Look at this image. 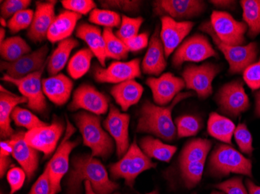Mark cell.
Masks as SVG:
<instances>
[{
  "label": "cell",
  "instance_id": "obj_7",
  "mask_svg": "<svg viewBox=\"0 0 260 194\" xmlns=\"http://www.w3.org/2000/svg\"><path fill=\"white\" fill-rule=\"evenodd\" d=\"M75 132V128L67 120V129L62 143L53 157L47 164L51 184V193L57 194L61 190V180L69 169L70 153L78 144V141H70V138Z\"/></svg>",
  "mask_w": 260,
  "mask_h": 194
},
{
  "label": "cell",
  "instance_id": "obj_19",
  "mask_svg": "<svg viewBox=\"0 0 260 194\" xmlns=\"http://www.w3.org/2000/svg\"><path fill=\"white\" fill-rule=\"evenodd\" d=\"M129 115L121 113L114 105H111L107 118L104 121V127L109 131L116 144L117 154L123 156L128 150V125Z\"/></svg>",
  "mask_w": 260,
  "mask_h": 194
},
{
  "label": "cell",
  "instance_id": "obj_14",
  "mask_svg": "<svg viewBox=\"0 0 260 194\" xmlns=\"http://www.w3.org/2000/svg\"><path fill=\"white\" fill-rule=\"evenodd\" d=\"M109 98L90 85L84 84L74 92L73 100L69 106L71 110H87L96 115L106 113L109 109Z\"/></svg>",
  "mask_w": 260,
  "mask_h": 194
},
{
  "label": "cell",
  "instance_id": "obj_48",
  "mask_svg": "<svg viewBox=\"0 0 260 194\" xmlns=\"http://www.w3.org/2000/svg\"><path fill=\"white\" fill-rule=\"evenodd\" d=\"M225 194H248L242 183V178L234 177L215 186Z\"/></svg>",
  "mask_w": 260,
  "mask_h": 194
},
{
  "label": "cell",
  "instance_id": "obj_26",
  "mask_svg": "<svg viewBox=\"0 0 260 194\" xmlns=\"http://www.w3.org/2000/svg\"><path fill=\"white\" fill-rule=\"evenodd\" d=\"M76 35L88 45L89 49L99 60L102 67L105 66L107 58L105 39L100 28L89 23H82L77 27Z\"/></svg>",
  "mask_w": 260,
  "mask_h": 194
},
{
  "label": "cell",
  "instance_id": "obj_29",
  "mask_svg": "<svg viewBox=\"0 0 260 194\" xmlns=\"http://www.w3.org/2000/svg\"><path fill=\"white\" fill-rule=\"evenodd\" d=\"M78 41L75 38L66 39L58 43L53 53L48 60L47 69L49 75H55L63 69L68 62L70 53L74 48L78 46Z\"/></svg>",
  "mask_w": 260,
  "mask_h": 194
},
{
  "label": "cell",
  "instance_id": "obj_6",
  "mask_svg": "<svg viewBox=\"0 0 260 194\" xmlns=\"http://www.w3.org/2000/svg\"><path fill=\"white\" fill-rule=\"evenodd\" d=\"M200 29L210 35L219 50L223 54L230 66L229 71L231 73H241L247 67L254 63L256 59L258 45L255 42H252L245 46H229L222 43L217 38L210 21L203 23Z\"/></svg>",
  "mask_w": 260,
  "mask_h": 194
},
{
  "label": "cell",
  "instance_id": "obj_33",
  "mask_svg": "<svg viewBox=\"0 0 260 194\" xmlns=\"http://www.w3.org/2000/svg\"><path fill=\"white\" fill-rule=\"evenodd\" d=\"M0 52L5 62H13L30 53V48L23 38L15 36L5 39L0 45Z\"/></svg>",
  "mask_w": 260,
  "mask_h": 194
},
{
  "label": "cell",
  "instance_id": "obj_13",
  "mask_svg": "<svg viewBox=\"0 0 260 194\" xmlns=\"http://www.w3.org/2000/svg\"><path fill=\"white\" fill-rule=\"evenodd\" d=\"M217 99L221 112L233 118L246 111L250 106L249 96L240 81L224 85L219 91Z\"/></svg>",
  "mask_w": 260,
  "mask_h": 194
},
{
  "label": "cell",
  "instance_id": "obj_2",
  "mask_svg": "<svg viewBox=\"0 0 260 194\" xmlns=\"http://www.w3.org/2000/svg\"><path fill=\"white\" fill-rule=\"evenodd\" d=\"M192 96L193 93L190 92L179 93L168 106H158L146 101L140 110L137 132L149 133L165 141H172L177 134L176 127L172 120V110L178 103Z\"/></svg>",
  "mask_w": 260,
  "mask_h": 194
},
{
  "label": "cell",
  "instance_id": "obj_52",
  "mask_svg": "<svg viewBox=\"0 0 260 194\" xmlns=\"http://www.w3.org/2000/svg\"><path fill=\"white\" fill-rule=\"evenodd\" d=\"M14 141L10 138L9 140L1 141L0 144V156H10L14 150Z\"/></svg>",
  "mask_w": 260,
  "mask_h": 194
},
{
  "label": "cell",
  "instance_id": "obj_21",
  "mask_svg": "<svg viewBox=\"0 0 260 194\" xmlns=\"http://www.w3.org/2000/svg\"><path fill=\"white\" fill-rule=\"evenodd\" d=\"M55 1L37 3L33 21L27 31V36L32 42L39 43L47 38L49 29L55 18Z\"/></svg>",
  "mask_w": 260,
  "mask_h": 194
},
{
  "label": "cell",
  "instance_id": "obj_37",
  "mask_svg": "<svg viewBox=\"0 0 260 194\" xmlns=\"http://www.w3.org/2000/svg\"><path fill=\"white\" fill-rule=\"evenodd\" d=\"M89 20L92 23L103 26L105 28H114L119 27L122 23V19L116 12L111 10L94 9L90 12Z\"/></svg>",
  "mask_w": 260,
  "mask_h": 194
},
{
  "label": "cell",
  "instance_id": "obj_9",
  "mask_svg": "<svg viewBox=\"0 0 260 194\" xmlns=\"http://www.w3.org/2000/svg\"><path fill=\"white\" fill-rule=\"evenodd\" d=\"M210 23L217 38L224 45L242 46L245 43L246 23L235 20L229 13L217 10L213 12Z\"/></svg>",
  "mask_w": 260,
  "mask_h": 194
},
{
  "label": "cell",
  "instance_id": "obj_27",
  "mask_svg": "<svg viewBox=\"0 0 260 194\" xmlns=\"http://www.w3.org/2000/svg\"><path fill=\"white\" fill-rule=\"evenodd\" d=\"M82 15L74 12L64 10L55 17L47 38L51 43L62 42L70 38L74 30H75L77 22L81 19Z\"/></svg>",
  "mask_w": 260,
  "mask_h": 194
},
{
  "label": "cell",
  "instance_id": "obj_54",
  "mask_svg": "<svg viewBox=\"0 0 260 194\" xmlns=\"http://www.w3.org/2000/svg\"><path fill=\"white\" fill-rule=\"evenodd\" d=\"M245 185L249 190V194H260V186L255 185L250 179L245 181Z\"/></svg>",
  "mask_w": 260,
  "mask_h": 194
},
{
  "label": "cell",
  "instance_id": "obj_20",
  "mask_svg": "<svg viewBox=\"0 0 260 194\" xmlns=\"http://www.w3.org/2000/svg\"><path fill=\"white\" fill-rule=\"evenodd\" d=\"M195 23L189 21H176L169 17H161L160 36L165 48V57L170 56L187 35L190 33Z\"/></svg>",
  "mask_w": 260,
  "mask_h": 194
},
{
  "label": "cell",
  "instance_id": "obj_34",
  "mask_svg": "<svg viewBox=\"0 0 260 194\" xmlns=\"http://www.w3.org/2000/svg\"><path fill=\"white\" fill-rule=\"evenodd\" d=\"M94 55L89 48H83L70 58L67 71L74 80L84 76L90 69L92 58Z\"/></svg>",
  "mask_w": 260,
  "mask_h": 194
},
{
  "label": "cell",
  "instance_id": "obj_16",
  "mask_svg": "<svg viewBox=\"0 0 260 194\" xmlns=\"http://www.w3.org/2000/svg\"><path fill=\"white\" fill-rule=\"evenodd\" d=\"M153 94V101L158 106H165L173 101L177 95L185 87L183 79L175 76L170 72L160 77H150L146 81Z\"/></svg>",
  "mask_w": 260,
  "mask_h": 194
},
{
  "label": "cell",
  "instance_id": "obj_43",
  "mask_svg": "<svg viewBox=\"0 0 260 194\" xmlns=\"http://www.w3.org/2000/svg\"><path fill=\"white\" fill-rule=\"evenodd\" d=\"M234 136L241 151L247 154H252L254 150L252 147V135L245 124H239L236 127Z\"/></svg>",
  "mask_w": 260,
  "mask_h": 194
},
{
  "label": "cell",
  "instance_id": "obj_61",
  "mask_svg": "<svg viewBox=\"0 0 260 194\" xmlns=\"http://www.w3.org/2000/svg\"><path fill=\"white\" fill-rule=\"evenodd\" d=\"M146 194H159L158 192H157V190H153L152 191V192H149V193H146Z\"/></svg>",
  "mask_w": 260,
  "mask_h": 194
},
{
  "label": "cell",
  "instance_id": "obj_51",
  "mask_svg": "<svg viewBox=\"0 0 260 194\" xmlns=\"http://www.w3.org/2000/svg\"><path fill=\"white\" fill-rule=\"evenodd\" d=\"M128 52H137L147 48L149 45L148 34L146 33H140L136 37L125 42Z\"/></svg>",
  "mask_w": 260,
  "mask_h": 194
},
{
  "label": "cell",
  "instance_id": "obj_5",
  "mask_svg": "<svg viewBox=\"0 0 260 194\" xmlns=\"http://www.w3.org/2000/svg\"><path fill=\"white\" fill-rule=\"evenodd\" d=\"M155 167V163L144 154L134 141L119 162L109 166V170L113 179H124L125 184L133 187L139 175Z\"/></svg>",
  "mask_w": 260,
  "mask_h": 194
},
{
  "label": "cell",
  "instance_id": "obj_38",
  "mask_svg": "<svg viewBox=\"0 0 260 194\" xmlns=\"http://www.w3.org/2000/svg\"><path fill=\"white\" fill-rule=\"evenodd\" d=\"M205 162H193L180 164L181 173L187 187L193 188L202 179Z\"/></svg>",
  "mask_w": 260,
  "mask_h": 194
},
{
  "label": "cell",
  "instance_id": "obj_31",
  "mask_svg": "<svg viewBox=\"0 0 260 194\" xmlns=\"http://www.w3.org/2000/svg\"><path fill=\"white\" fill-rule=\"evenodd\" d=\"M140 146L142 151L149 158H153L165 163H169L177 151L176 147L165 144L160 140L150 136L142 138L140 141Z\"/></svg>",
  "mask_w": 260,
  "mask_h": 194
},
{
  "label": "cell",
  "instance_id": "obj_10",
  "mask_svg": "<svg viewBox=\"0 0 260 194\" xmlns=\"http://www.w3.org/2000/svg\"><path fill=\"white\" fill-rule=\"evenodd\" d=\"M211 57H218V55L206 36L197 33L177 48L172 64L179 67L185 62H200Z\"/></svg>",
  "mask_w": 260,
  "mask_h": 194
},
{
  "label": "cell",
  "instance_id": "obj_25",
  "mask_svg": "<svg viewBox=\"0 0 260 194\" xmlns=\"http://www.w3.org/2000/svg\"><path fill=\"white\" fill-rule=\"evenodd\" d=\"M27 103V99L23 96H17L1 87L0 94V135L2 138H11L15 134L12 128L11 115L19 104Z\"/></svg>",
  "mask_w": 260,
  "mask_h": 194
},
{
  "label": "cell",
  "instance_id": "obj_22",
  "mask_svg": "<svg viewBox=\"0 0 260 194\" xmlns=\"http://www.w3.org/2000/svg\"><path fill=\"white\" fill-rule=\"evenodd\" d=\"M160 33L157 27L149 42L148 49L142 62V71L144 74L157 76L165 71L167 66L165 48Z\"/></svg>",
  "mask_w": 260,
  "mask_h": 194
},
{
  "label": "cell",
  "instance_id": "obj_41",
  "mask_svg": "<svg viewBox=\"0 0 260 194\" xmlns=\"http://www.w3.org/2000/svg\"><path fill=\"white\" fill-rule=\"evenodd\" d=\"M177 134L179 138L194 136L201 128L198 118L191 115H185L175 120Z\"/></svg>",
  "mask_w": 260,
  "mask_h": 194
},
{
  "label": "cell",
  "instance_id": "obj_40",
  "mask_svg": "<svg viewBox=\"0 0 260 194\" xmlns=\"http://www.w3.org/2000/svg\"><path fill=\"white\" fill-rule=\"evenodd\" d=\"M143 22H144V19L142 17L131 18L126 16H122L120 27L119 30H117L115 34L124 43H125L130 39L138 35L139 30Z\"/></svg>",
  "mask_w": 260,
  "mask_h": 194
},
{
  "label": "cell",
  "instance_id": "obj_28",
  "mask_svg": "<svg viewBox=\"0 0 260 194\" xmlns=\"http://www.w3.org/2000/svg\"><path fill=\"white\" fill-rule=\"evenodd\" d=\"M143 93L144 87L134 80L116 84L111 90V94L123 111L137 104Z\"/></svg>",
  "mask_w": 260,
  "mask_h": 194
},
{
  "label": "cell",
  "instance_id": "obj_50",
  "mask_svg": "<svg viewBox=\"0 0 260 194\" xmlns=\"http://www.w3.org/2000/svg\"><path fill=\"white\" fill-rule=\"evenodd\" d=\"M29 194H52L51 193L49 171L46 167H45V171L39 176L36 183L32 186Z\"/></svg>",
  "mask_w": 260,
  "mask_h": 194
},
{
  "label": "cell",
  "instance_id": "obj_55",
  "mask_svg": "<svg viewBox=\"0 0 260 194\" xmlns=\"http://www.w3.org/2000/svg\"><path fill=\"white\" fill-rule=\"evenodd\" d=\"M211 4H214L216 7H220V8H227V7H230V6L232 4H233V1H220V0H217V1H210Z\"/></svg>",
  "mask_w": 260,
  "mask_h": 194
},
{
  "label": "cell",
  "instance_id": "obj_36",
  "mask_svg": "<svg viewBox=\"0 0 260 194\" xmlns=\"http://www.w3.org/2000/svg\"><path fill=\"white\" fill-rule=\"evenodd\" d=\"M103 37L107 58L113 59H125L128 57V50L125 44L117 37L112 28H105Z\"/></svg>",
  "mask_w": 260,
  "mask_h": 194
},
{
  "label": "cell",
  "instance_id": "obj_32",
  "mask_svg": "<svg viewBox=\"0 0 260 194\" xmlns=\"http://www.w3.org/2000/svg\"><path fill=\"white\" fill-rule=\"evenodd\" d=\"M211 148V142L207 139L197 138L185 144L180 156V164L193 162H205Z\"/></svg>",
  "mask_w": 260,
  "mask_h": 194
},
{
  "label": "cell",
  "instance_id": "obj_60",
  "mask_svg": "<svg viewBox=\"0 0 260 194\" xmlns=\"http://www.w3.org/2000/svg\"><path fill=\"white\" fill-rule=\"evenodd\" d=\"M210 194H225L223 192H218V191H214V192H211Z\"/></svg>",
  "mask_w": 260,
  "mask_h": 194
},
{
  "label": "cell",
  "instance_id": "obj_53",
  "mask_svg": "<svg viewBox=\"0 0 260 194\" xmlns=\"http://www.w3.org/2000/svg\"><path fill=\"white\" fill-rule=\"evenodd\" d=\"M11 160L10 156H0V175L1 178L4 177L8 168L11 164Z\"/></svg>",
  "mask_w": 260,
  "mask_h": 194
},
{
  "label": "cell",
  "instance_id": "obj_56",
  "mask_svg": "<svg viewBox=\"0 0 260 194\" xmlns=\"http://www.w3.org/2000/svg\"><path fill=\"white\" fill-rule=\"evenodd\" d=\"M255 116L260 118V90L255 94Z\"/></svg>",
  "mask_w": 260,
  "mask_h": 194
},
{
  "label": "cell",
  "instance_id": "obj_4",
  "mask_svg": "<svg viewBox=\"0 0 260 194\" xmlns=\"http://www.w3.org/2000/svg\"><path fill=\"white\" fill-rule=\"evenodd\" d=\"M252 162L228 144H219L212 152L209 170L217 176H229L231 173L252 177Z\"/></svg>",
  "mask_w": 260,
  "mask_h": 194
},
{
  "label": "cell",
  "instance_id": "obj_35",
  "mask_svg": "<svg viewBox=\"0 0 260 194\" xmlns=\"http://www.w3.org/2000/svg\"><path fill=\"white\" fill-rule=\"evenodd\" d=\"M243 19L249 27V36L256 37L260 33V0H242Z\"/></svg>",
  "mask_w": 260,
  "mask_h": 194
},
{
  "label": "cell",
  "instance_id": "obj_3",
  "mask_svg": "<svg viewBox=\"0 0 260 194\" xmlns=\"http://www.w3.org/2000/svg\"><path fill=\"white\" fill-rule=\"evenodd\" d=\"M81 133L84 144L91 150L93 157L107 159L114 150V141L101 126V119L87 112H80L74 117Z\"/></svg>",
  "mask_w": 260,
  "mask_h": 194
},
{
  "label": "cell",
  "instance_id": "obj_58",
  "mask_svg": "<svg viewBox=\"0 0 260 194\" xmlns=\"http://www.w3.org/2000/svg\"><path fill=\"white\" fill-rule=\"evenodd\" d=\"M0 33H1V34H0V45H1V44L5 41L4 37L6 36V30L4 27H1V29H0Z\"/></svg>",
  "mask_w": 260,
  "mask_h": 194
},
{
  "label": "cell",
  "instance_id": "obj_30",
  "mask_svg": "<svg viewBox=\"0 0 260 194\" xmlns=\"http://www.w3.org/2000/svg\"><path fill=\"white\" fill-rule=\"evenodd\" d=\"M235 128V124L229 118L217 113H210L207 123V131L213 138L232 144Z\"/></svg>",
  "mask_w": 260,
  "mask_h": 194
},
{
  "label": "cell",
  "instance_id": "obj_18",
  "mask_svg": "<svg viewBox=\"0 0 260 194\" xmlns=\"http://www.w3.org/2000/svg\"><path fill=\"white\" fill-rule=\"evenodd\" d=\"M206 5L197 0H160L153 3V12L174 19H188L202 14Z\"/></svg>",
  "mask_w": 260,
  "mask_h": 194
},
{
  "label": "cell",
  "instance_id": "obj_57",
  "mask_svg": "<svg viewBox=\"0 0 260 194\" xmlns=\"http://www.w3.org/2000/svg\"><path fill=\"white\" fill-rule=\"evenodd\" d=\"M84 187H85L86 194H97L95 192H94V191H93V189H92L91 184H90V183L89 182V181H84Z\"/></svg>",
  "mask_w": 260,
  "mask_h": 194
},
{
  "label": "cell",
  "instance_id": "obj_8",
  "mask_svg": "<svg viewBox=\"0 0 260 194\" xmlns=\"http://www.w3.org/2000/svg\"><path fill=\"white\" fill-rule=\"evenodd\" d=\"M45 66L35 73L30 74L23 78H12L7 74H5L2 78L4 81L15 85L22 96L27 99V106L38 113H43L47 107L42 80Z\"/></svg>",
  "mask_w": 260,
  "mask_h": 194
},
{
  "label": "cell",
  "instance_id": "obj_12",
  "mask_svg": "<svg viewBox=\"0 0 260 194\" xmlns=\"http://www.w3.org/2000/svg\"><path fill=\"white\" fill-rule=\"evenodd\" d=\"M63 131L62 120L54 118L51 125L27 131L24 134V139L32 148L42 151L45 157H49L55 151Z\"/></svg>",
  "mask_w": 260,
  "mask_h": 194
},
{
  "label": "cell",
  "instance_id": "obj_39",
  "mask_svg": "<svg viewBox=\"0 0 260 194\" xmlns=\"http://www.w3.org/2000/svg\"><path fill=\"white\" fill-rule=\"evenodd\" d=\"M11 118L17 126L23 127L26 129H35L39 127L47 126V124L41 121L36 115L27 109L17 106L12 113Z\"/></svg>",
  "mask_w": 260,
  "mask_h": 194
},
{
  "label": "cell",
  "instance_id": "obj_1",
  "mask_svg": "<svg viewBox=\"0 0 260 194\" xmlns=\"http://www.w3.org/2000/svg\"><path fill=\"white\" fill-rule=\"evenodd\" d=\"M72 165L67 179L68 194H80L84 181H89L97 194H111L119 187L110 180L105 166L95 157L89 154L75 156Z\"/></svg>",
  "mask_w": 260,
  "mask_h": 194
},
{
  "label": "cell",
  "instance_id": "obj_45",
  "mask_svg": "<svg viewBox=\"0 0 260 194\" xmlns=\"http://www.w3.org/2000/svg\"><path fill=\"white\" fill-rule=\"evenodd\" d=\"M31 1L29 0H6L1 4V16L3 18H11L22 10H27Z\"/></svg>",
  "mask_w": 260,
  "mask_h": 194
},
{
  "label": "cell",
  "instance_id": "obj_47",
  "mask_svg": "<svg viewBox=\"0 0 260 194\" xmlns=\"http://www.w3.org/2000/svg\"><path fill=\"white\" fill-rule=\"evenodd\" d=\"M243 79L248 87L252 90L260 88V58L243 71Z\"/></svg>",
  "mask_w": 260,
  "mask_h": 194
},
{
  "label": "cell",
  "instance_id": "obj_44",
  "mask_svg": "<svg viewBox=\"0 0 260 194\" xmlns=\"http://www.w3.org/2000/svg\"><path fill=\"white\" fill-rule=\"evenodd\" d=\"M62 5L66 10L80 15H86L96 9L95 3L92 0H63Z\"/></svg>",
  "mask_w": 260,
  "mask_h": 194
},
{
  "label": "cell",
  "instance_id": "obj_42",
  "mask_svg": "<svg viewBox=\"0 0 260 194\" xmlns=\"http://www.w3.org/2000/svg\"><path fill=\"white\" fill-rule=\"evenodd\" d=\"M34 16H35V13L33 10L29 9L17 13L14 17H12L7 23V26L10 32L16 33L20 30L28 28L31 25Z\"/></svg>",
  "mask_w": 260,
  "mask_h": 194
},
{
  "label": "cell",
  "instance_id": "obj_23",
  "mask_svg": "<svg viewBox=\"0 0 260 194\" xmlns=\"http://www.w3.org/2000/svg\"><path fill=\"white\" fill-rule=\"evenodd\" d=\"M24 134L25 132L20 131L11 137L14 141L12 156L25 171L27 180L30 181L39 166V156L37 150L26 142Z\"/></svg>",
  "mask_w": 260,
  "mask_h": 194
},
{
  "label": "cell",
  "instance_id": "obj_59",
  "mask_svg": "<svg viewBox=\"0 0 260 194\" xmlns=\"http://www.w3.org/2000/svg\"><path fill=\"white\" fill-rule=\"evenodd\" d=\"M1 25H2L3 27H6L7 25V23L6 22V20L3 17H1Z\"/></svg>",
  "mask_w": 260,
  "mask_h": 194
},
{
  "label": "cell",
  "instance_id": "obj_11",
  "mask_svg": "<svg viewBox=\"0 0 260 194\" xmlns=\"http://www.w3.org/2000/svg\"><path fill=\"white\" fill-rule=\"evenodd\" d=\"M220 71V67L212 63L188 65L182 72L185 87L195 91L200 98H207L213 93L212 83Z\"/></svg>",
  "mask_w": 260,
  "mask_h": 194
},
{
  "label": "cell",
  "instance_id": "obj_46",
  "mask_svg": "<svg viewBox=\"0 0 260 194\" xmlns=\"http://www.w3.org/2000/svg\"><path fill=\"white\" fill-rule=\"evenodd\" d=\"M27 174L22 168L14 167L7 173V180L10 186V194H14L20 190L25 181Z\"/></svg>",
  "mask_w": 260,
  "mask_h": 194
},
{
  "label": "cell",
  "instance_id": "obj_49",
  "mask_svg": "<svg viewBox=\"0 0 260 194\" xmlns=\"http://www.w3.org/2000/svg\"><path fill=\"white\" fill-rule=\"evenodd\" d=\"M141 4V1H128V0H112V1L101 2V5L104 8L119 9V10L130 12V13L138 11Z\"/></svg>",
  "mask_w": 260,
  "mask_h": 194
},
{
  "label": "cell",
  "instance_id": "obj_15",
  "mask_svg": "<svg viewBox=\"0 0 260 194\" xmlns=\"http://www.w3.org/2000/svg\"><path fill=\"white\" fill-rule=\"evenodd\" d=\"M141 76L140 60L139 58L129 62H114L108 68L95 66L94 79L101 83H119L140 78Z\"/></svg>",
  "mask_w": 260,
  "mask_h": 194
},
{
  "label": "cell",
  "instance_id": "obj_24",
  "mask_svg": "<svg viewBox=\"0 0 260 194\" xmlns=\"http://www.w3.org/2000/svg\"><path fill=\"white\" fill-rule=\"evenodd\" d=\"M43 91L49 100L58 106L65 104L72 93V80L59 73L42 80Z\"/></svg>",
  "mask_w": 260,
  "mask_h": 194
},
{
  "label": "cell",
  "instance_id": "obj_17",
  "mask_svg": "<svg viewBox=\"0 0 260 194\" xmlns=\"http://www.w3.org/2000/svg\"><path fill=\"white\" fill-rule=\"evenodd\" d=\"M48 45H44L39 50L27 54L13 62H2L1 68L7 71V75L14 79H21L42 69L46 62L49 53Z\"/></svg>",
  "mask_w": 260,
  "mask_h": 194
}]
</instances>
